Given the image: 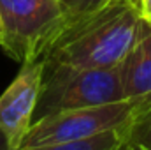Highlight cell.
<instances>
[{
  "label": "cell",
  "instance_id": "1",
  "mask_svg": "<svg viewBox=\"0 0 151 150\" xmlns=\"http://www.w3.org/2000/svg\"><path fill=\"white\" fill-rule=\"evenodd\" d=\"M141 25L135 0L116 2L65 28L40 60L74 69L116 67L135 44Z\"/></svg>",
  "mask_w": 151,
  "mask_h": 150
},
{
  "label": "cell",
  "instance_id": "2",
  "mask_svg": "<svg viewBox=\"0 0 151 150\" xmlns=\"http://www.w3.org/2000/svg\"><path fill=\"white\" fill-rule=\"evenodd\" d=\"M118 101H123L119 66L106 69L44 66L35 117L40 118L58 111L100 106Z\"/></svg>",
  "mask_w": 151,
  "mask_h": 150
},
{
  "label": "cell",
  "instance_id": "3",
  "mask_svg": "<svg viewBox=\"0 0 151 150\" xmlns=\"http://www.w3.org/2000/svg\"><path fill=\"white\" fill-rule=\"evenodd\" d=\"M58 0H0L2 50L16 62L40 60L60 28Z\"/></svg>",
  "mask_w": 151,
  "mask_h": 150
},
{
  "label": "cell",
  "instance_id": "4",
  "mask_svg": "<svg viewBox=\"0 0 151 150\" xmlns=\"http://www.w3.org/2000/svg\"><path fill=\"white\" fill-rule=\"evenodd\" d=\"M142 108L146 106L123 99L109 104L46 115L32 122L19 149L86 140L106 131H125Z\"/></svg>",
  "mask_w": 151,
  "mask_h": 150
},
{
  "label": "cell",
  "instance_id": "5",
  "mask_svg": "<svg viewBox=\"0 0 151 150\" xmlns=\"http://www.w3.org/2000/svg\"><path fill=\"white\" fill-rule=\"evenodd\" d=\"M42 73V60L23 64L18 76L0 95V129L5 133L12 150L19 149L34 122Z\"/></svg>",
  "mask_w": 151,
  "mask_h": 150
},
{
  "label": "cell",
  "instance_id": "6",
  "mask_svg": "<svg viewBox=\"0 0 151 150\" xmlns=\"http://www.w3.org/2000/svg\"><path fill=\"white\" fill-rule=\"evenodd\" d=\"M125 101L151 104V23L142 20L139 37L119 64Z\"/></svg>",
  "mask_w": 151,
  "mask_h": 150
},
{
  "label": "cell",
  "instance_id": "7",
  "mask_svg": "<svg viewBox=\"0 0 151 150\" xmlns=\"http://www.w3.org/2000/svg\"><path fill=\"white\" fill-rule=\"evenodd\" d=\"M125 145V131H106L93 138L67 141V143H53L18 150H119Z\"/></svg>",
  "mask_w": 151,
  "mask_h": 150
},
{
  "label": "cell",
  "instance_id": "8",
  "mask_svg": "<svg viewBox=\"0 0 151 150\" xmlns=\"http://www.w3.org/2000/svg\"><path fill=\"white\" fill-rule=\"evenodd\" d=\"M116 2H121V0H58L60 11H62V20H60V28H58L56 37L65 28H69L70 25H74V23L109 7V5H113Z\"/></svg>",
  "mask_w": 151,
  "mask_h": 150
},
{
  "label": "cell",
  "instance_id": "9",
  "mask_svg": "<svg viewBox=\"0 0 151 150\" xmlns=\"http://www.w3.org/2000/svg\"><path fill=\"white\" fill-rule=\"evenodd\" d=\"M125 145L132 150H151V104L142 108L125 129Z\"/></svg>",
  "mask_w": 151,
  "mask_h": 150
},
{
  "label": "cell",
  "instance_id": "10",
  "mask_svg": "<svg viewBox=\"0 0 151 150\" xmlns=\"http://www.w3.org/2000/svg\"><path fill=\"white\" fill-rule=\"evenodd\" d=\"M137 4V9L141 12V18L144 21L151 23V0H135Z\"/></svg>",
  "mask_w": 151,
  "mask_h": 150
},
{
  "label": "cell",
  "instance_id": "11",
  "mask_svg": "<svg viewBox=\"0 0 151 150\" xmlns=\"http://www.w3.org/2000/svg\"><path fill=\"white\" fill-rule=\"evenodd\" d=\"M0 150H12L9 140H7V136H5V133L2 129H0Z\"/></svg>",
  "mask_w": 151,
  "mask_h": 150
},
{
  "label": "cell",
  "instance_id": "12",
  "mask_svg": "<svg viewBox=\"0 0 151 150\" xmlns=\"http://www.w3.org/2000/svg\"><path fill=\"white\" fill-rule=\"evenodd\" d=\"M119 150H132V149H130L128 145H123V147H121V149H119Z\"/></svg>",
  "mask_w": 151,
  "mask_h": 150
},
{
  "label": "cell",
  "instance_id": "13",
  "mask_svg": "<svg viewBox=\"0 0 151 150\" xmlns=\"http://www.w3.org/2000/svg\"><path fill=\"white\" fill-rule=\"evenodd\" d=\"M0 42H2V23H0Z\"/></svg>",
  "mask_w": 151,
  "mask_h": 150
}]
</instances>
